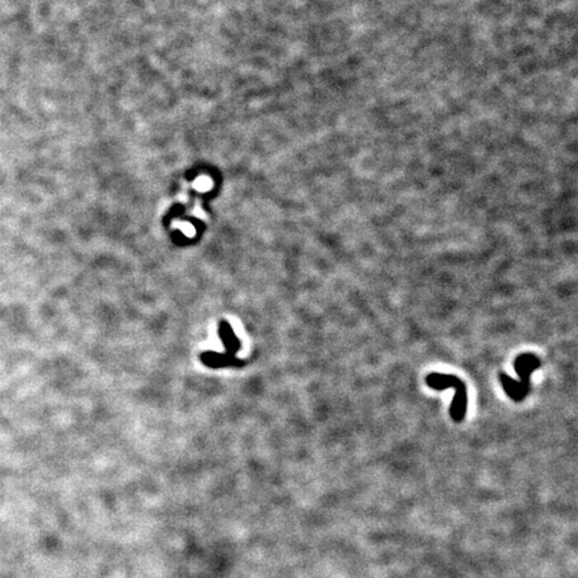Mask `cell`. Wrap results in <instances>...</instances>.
<instances>
[{
	"label": "cell",
	"mask_w": 578,
	"mask_h": 578,
	"mask_svg": "<svg viewBox=\"0 0 578 578\" xmlns=\"http://www.w3.org/2000/svg\"><path fill=\"white\" fill-rule=\"evenodd\" d=\"M541 367V360L533 353H522L514 360V370L521 376V382H517L510 378L504 372H500L498 378L502 387L514 402H521L526 398L527 392L530 389V376L533 371L538 370Z\"/></svg>",
	"instance_id": "obj_1"
}]
</instances>
